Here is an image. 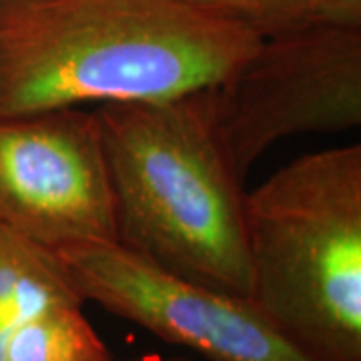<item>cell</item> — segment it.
<instances>
[{"mask_svg": "<svg viewBox=\"0 0 361 361\" xmlns=\"http://www.w3.org/2000/svg\"><path fill=\"white\" fill-rule=\"evenodd\" d=\"M261 40L180 0H0V116L217 87Z\"/></svg>", "mask_w": 361, "mask_h": 361, "instance_id": "obj_1", "label": "cell"}, {"mask_svg": "<svg viewBox=\"0 0 361 361\" xmlns=\"http://www.w3.org/2000/svg\"><path fill=\"white\" fill-rule=\"evenodd\" d=\"M92 113L116 243L183 279L249 299L247 193L223 137L217 87Z\"/></svg>", "mask_w": 361, "mask_h": 361, "instance_id": "obj_2", "label": "cell"}, {"mask_svg": "<svg viewBox=\"0 0 361 361\" xmlns=\"http://www.w3.org/2000/svg\"><path fill=\"white\" fill-rule=\"evenodd\" d=\"M249 301L311 361H361V145L297 157L245 195Z\"/></svg>", "mask_w": 361, "mask_h": 361, "instance_id": "obj_3", "label": "cell"}, {"mask_svg": "<svg viewBox=\"0 0 361 361\" xmlns=\"http://www.w3.org/2000/svg\"><path fill=\"white\" fill-rule=\"evenodd\" d=\"M223 137L245 179L279 141L361 125V28L313 25L267 37L217 85Z\"/></svg>", "mask_w": 361, "mask_h": 361, "instance_id": "obj_4", "label": "cell"}, {"mask_svg": "<svg viewBox=\"0 0 361 361\" xmlns=\"http://www.w3.org/2000/svg\"><path fill=\"white\" fill-rule=\"evenodd\" d=\"M0 227L54 253L116 243L94 113L65 106L0 116Z\"/></svg>", "mask_w": 361, "mask_h": 361, "instance_id": "obj_5", "label": "cell"}, {"mask_svg": "<svg viewBox=\"0 0 361 361\" xmlns=\"http://www.w3.org/2000/svg\"><path fill=\"white\" fill-rule=\"evenodd\" d=\"M85 301L203 361H311L247 299L183 279L121 243L56 251Z\"/></svg>", "mask_w": 361, "mask_h": 361, "instance_id": "obj_6", "label": "cell"}, {"mask_svg": "<svg viewBox=\"0 0 361 361\" xmlns=\"http://www.w3.org/2000/svg\"><path fill=\"white\" fill-rule=\"evenodd\" d=\"M61 257L0 227V361H113Z\"/></svg>", "mask_w": 361, "mask_h": 361, "instance_id": "obj_7", "label": "cell"}, {"mask_svg": "<svg viewBox=\"0 0 361 361\" xmlns=\"http://www.w3.org/2000/svg\"><path fill=\"white\" fill-rule=\"evenodd\" d=\"M203 13L253 30L261 39L319 23L322 0H180Z\"/></svg>", "mask_w": 361, "mask_h": 361, "instance_id": "obj_8", "label": "cell"}, {"mask_svg": "<svg viewBox=\"0 0 361 361\" xmlns=\"http://www.w3.org/2000/svg\"><path fill=\"white\" fill-rule=\"evenodd\" d=\"M319 23L361 28V0H322Z\"/></svg>", "mask_w": 361, "mask_h": 361, "instance_id": "obj_9", "label": "cell"}, {"mask_svg": "<svg viewBox=\"0 0 361 361\" xmlns=\"http://www.w3.org/2000/svg\"><path fill=\"white\" fill-rule=\"evenodd\" d=\"M113 361H197L193 357H185V355H161V353H147V355H137L129 360H113Z\"/></svg>", "mask_w": 361, "mask_h": 361, "instance_id": "obj_10", "label": "cell"}]
</instances>
